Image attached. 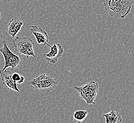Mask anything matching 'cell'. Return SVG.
Returning a JSON list of instances; mask_svg holds the SVG:
<instances>
[{
	"label": "cell",
	"instance_id": "1",
	"mask_svg": "<svg viewBox=\"0 0 134 123\" xmlns=\"http://www.w3.org/2000/svg\"><path fill=\"white\" fill-rule=\"evenodd\" d=\"M105 10L115 19H124L129 14L132 8L130 0H101Z\"/></svg>",
	"mask_w": 134,
	"mask_h": 123
},
{
	"label": "cell",
	"instance_id": "2",
	"mask_svg": "<svg viewBox=\"0 0 134 123\" xmlns=\"http://www.w3.org/2000/svg\"><path fill=\"white\" fill-rule=\"evenodd\" d=\"M58 82L57 79H54L52 75L42 73L32 78L28 84L36 90L49 92L54 90Z\"/></svg>",
	"mask_w": 134,
	"mask_h": 123
},
{
	"label": "cell",
	"instance_id": "3",
	"mask_svg": "<svg viewBox=\"0 0 134 123\" xmlns=\"http://www.w3.org/2000/svg\"><path fill=\"white\" fill-rule=\"evenodd\" d=\"M0 52L3 54L5 61V64L2 70L3 71H5L9 67L13 71L21 64V57L10 51L8 43L5 40H3L0 44Z\"/></svg>",
	"mask_w": 134,
	"mask_h": 123
},
{
	"label": "cell",
	"instance_id": "4",
	"mask_svg": "<svg viewBox=\"0 0 134 123\" xmlns=\"http://www.w3.org/2000/svg\"><path fill=\"white\" fill-rule=\"evenodd\" d=\"M74 88L77 90L80 97L85 101L87 104H95V100L99 90L97 82L91 81L82 86H75Z\"/></svg>",
	"mask_w": 134,
	"mask_h": 123
},
{
	"label": "cell",
	"instance_id": "5",
	"mask_svg": "<svg viewBox=\"0 0 134 123\" xmlns=\"http://www.w3.org/2000/svg\"><path fill=\"white\" fill-rule=\"evenodd\" d=\"M13 43L15 50L20 55H24L27 58L30 57H36L34 51V42L30 38L27 36L22 38L17 36L14 39Z\"/></svg>",
	"mask_w": 134,
	"mask_h": 123
},
{
	"label": "cell",
	"instance_id": "6",
	"mask_svg": "<svg viewBox=\"0 0 134 123\" xmlns=\"http://www.w3.org/2000/svg\"><path fill=\"white\" fill-rule=\"evenodd\" d=\"M49 52L43 54L45 59L52 64H55L61 57L64 50L62 46L59 43H55L49 47Z\"/></svg>",
	"mask_w": 134,
	"mask_h": 123
},
{
	"label": "cell",
	"instance_id": "7",
	"mask_svg": "<svg viewBox=\"0 0 134 123\" xmlns=\"http://www.w3.org/2000/svg\"><path fill=\"white\" fill-rule=\"evenodd\" d=\"M23 25V21L19 18L17 17L13 18L8 23V27L5 32L6 35L9 38L14 39L19 32L21 30Z\"/></svg>",
	"mask_w": 134,
	"mask_h": 123
},
{
	"label": "cell",
	"instance_id": "8",
	"mask_svg": "<svg viewBox=\"0 0 134 123\" xmlns=\"http://www.w3.org/2000/svg\"><path fill=\"white\" fill-rule=\"evenodd\" d=\"M30 31L35 36L37 42L38 44L44 46L47 45L49 47L51 46L48 43L49 36L47 33L44 30L37 26L32 25L30 27Z\"/></svg>",
	"mask_w": 134,
	"mask_h": 123
},
{
	"label": "cell",
	"instance_id": "9",
	"mask_svg": "<svg viewBox=\"0 0 134 123\" xmlns=\"http://www.w3.org/2000/svg\"><path fill=\"white\" fill-rule=\"evenodd\" d=\"M0 75L3 84L7 89L13 90L18 92H20L17 87V83L12 78V72L10 71L0 70Z\"/></svg>",
	"mask_w": 134,
	"mask_h": 123
},
{
	"label": "cell",
	"instance_id": "10",
	"mask_svg": "<svg viewBox=\"0 0 134 123\" xmlns=\"http://www.w3.org/2000/svg\"><path fill=\"white\" fill-rule=\"evenodd\" d=\"M103 116L106 119L105 123H120L123 120L120 114L114 109L108 113L104 114Z\"/></svg>",
	"mask_w": 134,
	"mask_h": 123
},
{
	"label": "cell",
	"instance_id": "11",
	"mask_svg": "<svg viewBox=\"0 0 134 123\" xmlns=\"http://www.w3.org/2000/svg\"><path fill=\"white\" fill-rule=\"evenodd\" d=\"M90 115V111L87 110H75L73 114L74 123H82Z\"/></svg>",
	"mask_w": 134,
	"mask_h": 123
},
{
	"label": "cell",
	"instance_id": "12",
	"mask_svg": "<svg viewBox=\"0 0 134 123\" xmlns=\"http://www.w3.org/2000/svg\"><path fill=\"white\" fill-rule=\"evenodd\" d=\"M12 78L17 84L23 83L25 79L24 77L22 75H20L17 72H14L12 73Z\"/></svg>",
	"mask_w": 134,
	"mask_h": 123
},
{
	"label": "cell",
	"instance_id": "13",
	"mask_svg": "<svg viewBox=\"0 0 134 123\" xmlns=\"http://www.w3.org/2000/svg\"><path fill=\"white\" fill-rule=\"evenodd\" d=\"M1 18V13H0V19Z\"/></svg>",
	"mask_w": 134,
	"mask_h": 123
}]
</instances>
